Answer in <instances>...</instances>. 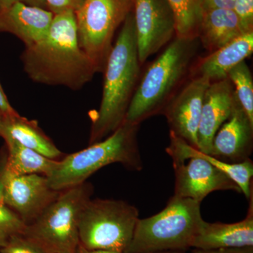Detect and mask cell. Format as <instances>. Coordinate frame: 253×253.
<instances>
[{
	"label": "cell",
	"instance_id": "1",
	"mask_svg": "<svg viewBox=\"0 0 253 253\" xmlns=\"http://www.w3.org/2000/svg\"><path fill=\"white\" fill-rule=\"evenodd\" d=\"M23 69L41 84L81 89L98 73L78 42L74 11L54 15L47 36L21 55Z\"/></svg>",
	"mask_w": 253,
	"mask_h": 253
},
{
	"label": "cell",
	"instance_id": "2",
	"mask_svg": "<svg viewBox=\"0 0 253 253\" xmlns=\"http://www.w3.org/2000/svg\"><path fill=\"white\" fill-rule=\"evenodd\" d=\"M133 12L129 13L108 57L99 109L91 115L89 145L111 135L126 120L141 77Z\"/></svg>",
	"mask_w": 253,
	"mask_h": 253
},
{
	"label": "cell",
	"instance_id": "3",
	"mask_svg": "<svg viewBox=\"0 0 253 253\" xmlns=\"http://www.w3.org/2000/svg\"><path fill=\"white\" fill-rule=\"evenodd\" d=\"M201 44L199 38H176L141 75L125 122L139 126L163 114L169 101L190 78Z\"/></svg>",
	"mask_w": 253,
	"mask_h": 253
},
{
	"label": "cell",
	"instance_id": "4",
	"mask_svg": "<svg viewBox=\"0 0 253 253\" xmlns=\"http://www.w3.org/2000/svg\"><path fill=\"white\" fill-rule=\"evenodd\" d=\"M139 127L124 122L106 139L59 160L46 177L51 189L61 191L80 185L96 171L113 163L122 164L130 170H141Z\"/></svg>",
	"mask_w": 253,
	"mask_h": 253
},
{
	"label": "cell",
	"instance_id": "5",
	"mask_svg": "<svg viewBox=\"0 0 253 253\" xmlns=\"http://www.w3.org/2000/svg\"><path fill=\"white\" fill-rule=\"evenodd\" d=\"M201 203L173 196L161 212L138 219L130 244L124 253L185 251L204 223Z\"/></svg>",
	"mask_w": 253,
	"mask_h": 253
},
{
	"label": "cell",
	"instance_id": "6",
	"mask_svg": "<svg viewBox=\"0 0 253 253\" xmlns=\"http://www.w3.org/2000/svg\"><path fill=\"white\" fill-rule=\"evenodd\" d=\"M93 192V186L86 181L60 191L41 214L26 225L23 235L44 253H74L79 245L82 211Z\"/></svg>",
	"mask_w": 253,
	"mask_h": 253
},
{
	"label": "cell",
	"instance_id": "7",
	"mask_svg": "<svg viewBox=\"0 0 253 253\" xmlns=\"http://www.w3.org/2000/svg\"><path fill=\"white\" fill-rule=\"evenodd\" d=\"M139 219L137 208L126 201L89 199L80 217L79 244L86 249L124 253Z\"/></svg>",
	"mask_w": 253,
	"mask_h": 253
},
{
	"label": "cell",
	"instance_id": "8",
	"mask_svg": "<svg viewBox=\"0 0 253 253\" xmlns=\"http://www.w3.org/2000/svg\"><path fill=\"white\" fill-rule=\"evenodd\" d=\"M134 0H84L75 12L78 42L97 69L103 72L115 33L132 11Z\"/></svg>",
	"mask_w": 253,
	"mask_h": 253
},
{
	"label": "cell",
	"instance_id": "9",
	"mask_svg": "<svg viewBox=\"0 0 253 253\" xmlns=\"http://www.w3.org/2000/svg\"><path fill=\"white\" fill-rule=\"evenodd\" d=\"M170 142L166 152L172 160L175 172L174 196L201 203L211 193L232 190L239 186L225 173L207 160L191 153L189 144L169 131Z\"/></svg>",
	"mask_w": 253,
	"mask_h": 253
},
{
	"label": "cell",
	"instance_id": "10",
	"mask_svg": "<svg viewBox=\"0 0 253 253\" xmlns=\"http://www.w3.org/2000/svg\"><path fill=\"white\" fill-rule=\"evenodd\" d=\"M0 181L4 187V204L14 211L28 225L59 195L51 189L46 176L41 174L18 175L0 161Z\"/></svg>",
	"mask_w": 253,
	"mask_h": 253
},
{
	"label": "cell",
	"instance_id": "11",
	"mask_svg": "<svg viewBox=\"0 0 253 253\" xmlns=\"http://www.w3.org/2000/svg\"><path fill=\"white\" fill-rule=\"evenodd\" d=\"M132 12L142 66L176 36L175 20L167 0H134Z\"/></svg>",
	"mask_w": 253,
	"mask_h": 253
},
{
	"label": "cell",
	"instance_id": "12",
	"mask_svg": "<svg viewBox=\"0 0 253 253\" xmlns=\"http://www.w3.org/2000/svg\"><path fill=\"white\" fill-rule=\"evenodd\" d=\"M211 82L191 77L169 101L163 114L170 131L198 149V131L205 94Z\"/></svg>",
	"mask_w": 253,
	"mask_h": 253
},
{
	"label": "cell",
	"instance_id": "13",
	"mask_svg": "<svg viewBox=\"0 0 253 253\" xmlns=\"http://www.w3.org/2000/svg\"><path fill=\"white\" fill-rule=\"evenodd\" d=\"M234 85L229 78L212 82L205 94L199 131L198 150L208 154L213 138L229 119L239 104Z\"/></svg>",
	"mask_w": 253,
	"mask_h": 253
},
{
	"label": "cell",
	"instance_id": "14",
	"mask_svg": "<svg viewBox=\"0 0 253 253\" xmlns=\"http://www.w3.org/2000/svg\"><path fill=\"white\" fill-rule=\"evenodd\" d=\"M253 149V123L239 103L228 121L219 128L208 154L229 163L249 159Z\"/></svg>",
	"mask_w": 253,
	"mask_h": 253
},
{
	"label": "cell",
	"instance_id": "15",
	"mask_svg": "<svg viewBox=\"0 0 253 253\" xmlns=\"http://www.w3.org/2000/svg\"><path fill=\"white\" fill-rule=\"evenodd\" d=\"M53 18L49 10L16 3L0 10V33L14 35L28 47L47 36Z\"/></svg>",
	"mask_w": 253,
	"mask_h": 253
},
{
	"label": "cell",
	"instance_id": "16",
	"mask_svg": "<svg viewBox=\"0 0 253 253\" xmlns=\"http://www.w3.org/2000/svg\"><path fill=\"white\" fill-rule=\"evenodd\" d=\"M253 52V31L241 35L208 56L196 58L191 68L190 78L204 77L211 83L226 79L229 71L246 61Z\"/></svg>",
	"mask_w": 253,
	"mask_h": 253
},
{
	"label": "cell",
	"instance_id": "17",
	"mask_svg": "<svg viewBox=\"0 0 253 253\" xmlns=\"http://www.w3.org/2000/svg\"><path fill=\"white\" fill-rule=\"evenodd\" d=\"M247 216L232 224L205 221L191 248L196 249H239L253 247V194Z\"/></svg>",
	"mask_w": 253,
	"mask_h": 253
},
{
	"label": "cell",
	"instance_id": "18",
	"mask_svg": "<svg viewBox=\"0 0 253 253\" xmlns=\"http://www.w3.org/2000/svg\"><path fill=\"white\" fill-rule=\"evenodd\" d=\"M246 32L233 9H213L203 11L200 43L210 53L234 41Z\"/></svg>",
	"mask_w": 253,
	"mask_h": 253
},
{
	"label": "cell",
	"instance_id": "19",
	"mask_svg": "<svg viewBox=\"0 0 253 253\" xmlns=\"http://www.w3.org/2000/svg\"><path fill=\"white\" fill-rule=\"evenodd\" d=\"M0 136L10 138L28 149L53 160H61L63 153L46 135L36 121L18 115L3 117L0 123Z\"/></svg>",
	"mask_w": 253,
	"mask_h": 253
},
{
	"label": "cell",
	"instance_id": "20",
	"mask_svg": "<svg viewBox=\"0 0 253 253\" xmlns=\"http://www.w3.org/2000/svg\"><path fill=\"white\" fill-rule=\"evenodd\" d=\"M3 139L6 147L3 163L5 168L15 174H41L47 177L57 165L59 160L46 158L10 138Z\"/></svg>",
	"mask_w": 253,
	"mask_h": 253
},
{
	"label": "cell",
	"instance_id": "21",
	"mask_svg": "<svg viewBox=\"0 0 253 253\" xmlns=\"http://www.w3.org/2000/svg\"><path fill=\"white\" fill-rule=\"evenodd\" d=\"M175 20L176 38H199L202 0H167Z\"/></svg>",
	"mask_w": 253,
	"mask_h": 253
},
{
	"label": "cell",
	"instance_id": "22",
	"mask_svg": "<svg viewBox=\"0 0 253 253\" xmlns=\"http://www.w3.org/2000/svg\"><path fill=\"white\" fill-rule=\"evenodd\" d=\"M234 85L238 101L250 121L253 123V81L252 73L246 61H242L228 73Z\"/></svg>",
	"mask_w": 253,
	"mask_h": 253
},
{
	"label": "cell",
	"instance_id": "23",
	"mask_svg": "<svg viewBox=\"0 0 253 253\" xmlns=\"http://www.w3.org/2000/svg\"><path fill=\"white\" fill-rule=\"evenodd\" d=\"M26 224L14 211L0 204V250L13 236L23 234Z\"/></svg>",
	"mask_w": 253,
	"mask_h": 253
},
{
	"label": "cell",
	"instance_id": "24",
	"mask_svg": "<svg viewBox=\"0 0 253 253\" xmlns=\"http://www.w3.org/2000/svg\"><path fill=\"white\" fill-rule=\"evenodd\" d=\"M0 253H45L23 234L13 236Z\"/></svg>",
	"mask_w": 253,
	"mask_h": 253
},
{
	"label": "cell",
	"instance_id": "25",
	"mask_svg": "<svg viewBox=\"0 0 253 253\" xmlns=\"http://www.w3.org/2000/svg\"><path fill=\"white\" fill-rule=\"evenodd\" d=\"M246 33L253 31V0H235L233 9Z\"/></svg>",
	"mask_w": 253,
	"mask_h": 253
},
{
	"label": "cell",
	"instance_id": "26",
	"mask_svg": "<svg viewBox=\"0 0 253 253\" xmlns=\"http://www.w3.org/2000/svg\"><path fill=\"white\" fill-rule=\"evenodd\" d=\"M84 0H45L47 9L53 14H59L65 11H76L82 6Z\"/></svg>",
	"mask_w": 253,
	"mask_h": 253
},
{
	"label": "cell",
	"instance_id": "27",
	"mask_svg": "<svg viewBox=\"0 0 253 253\" xmlns=\"http://www.w3.org/2000/svg\"><path fill=\"white\" fill-rule=\"evenodd\" d=\"M235 0H202L203 11L213 9H233Z\"/></svg>",
	"mask_w": 253,
	"mask_h": 253
},
{
	"label": "cell",
	"instance_id": "28",
	"mask_svg": "<svg viewBox=\"0 0 253 253\" xmlns=\"http://www.w3.org/2000/svg\"><path fill=\"white\" fill-rule=\"evenodd\" d=\"M0 113L5 117H12L19 115L10 104L2 86L0 84Z\"/></svg>",
	"mask_w": 253,
	"mask_h": 253
},
{
	"label": "cell",
	"instance_id": "29",
	"mask_svg": "<svg viewBox=\"0 0 253 253\" xmlns=\"http://www.w3.org/2000/svg\"><path fill=\"white\" fill-rule=\"evenodd\" d=\"M16 3H23L30 6L47 9L45 0H0V10L6 9Z\"/></svg>",
	"mask_w": 253,
	"mask_h": 253
},
{
	"label": "cell",
	"instance_id": "30",
	"mask_svg": "<svg viewBox=\"0 0 253 253\" xmlns=\"http://www.w3.org/2000/svg\"><path fill=\"white\" fill-rule=\"evenodd\" d=\"M191 253H253V247L211 250L194 249Z\"/></svg>",
	"mask_w": 253,
	"mask_h": 253
},
{
	"label": "cell",
	"instance_id": "31",
	"mask_svg": "<svg viewBox=\"0 0 253 253\" xmlns=\"http://www.w3.org/2000/svg\"><path fill=\"white\" fill-rule=\"evenodd\" d=\"M74 253H123L118 251H105V250H89L83 247L79 244Z\"/></svg>",
	"mask_w": 253,
	"mask_h": 253
},
{
	"label": "cell",
	"instance_id": "32",
	"mask_svg": "<svg viewBox=\"0 0 253 253\" xmlns=\"http://www.w3.org/2000/svg\"><path fill=\"white\" fill-rule=\"evenodd\" d=\"M0 204H4V187L0 181Z\"/></svg>",
	"mask_w": 253,
	"mask_h": 253
},
{
	"label": "cell",
	"instance_id": "33",
	"mask_svg": "<svg viewBox=\"0 0 253 253\" xmlns=\"http://www.w3.org/2000/svg\"><path fill=\"white\" fill-rule=\"evenodd\" d=\"M155 253H185L184 251H163V252H158Z\"/></svg>",
	"mask_w": 253,
	"mask_h": 253
},
{
	"label": "cell",
	"instance_id": "34",
	"mask_svg": "<svg viewBox=\"0 0 253 253\" xmlns=\"http://www.w3.org/2000/svg\"><path fill=\"white\" fill-rule=\"evenodd\" d=\"M3 117H4V116H3V115L1 114V113H0V123H1V120H2Z\"/></svg>",
	"mask_w": 253,
	"mask_h": 253
}]
</instances>
